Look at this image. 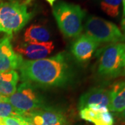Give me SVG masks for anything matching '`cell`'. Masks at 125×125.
Wrapping results in <instances>:
<instances>
[{
    "label": "cell",
    "instance_id": "obj_18",
    "mask_svg": "<svg viewBox=\"0 0 125 125\" xmlns=\"http://www.w3.org/2000/svg\"><path fill=\"white\" fill-rule=\"evenodd\" d=\"M115 116L116 117L117 121L120 122V124H125V108L121 111L115 113Z\"/></svg>",
    "mask_w": 125,
    "mask_h": 125
},
{
    "label": "cell",
    "instance_id": "obj_5",
    "mask_svg": "<svg viewBox=\"0 0 125 125\" xmlns=\"http://www.w3.org/2000/svg\"><path fill=\"white\" fill-rule=\"evenodd\" d=\"M85 34L100 43L125 42V36L116 24L97 16H90L85 24Z\"/></svg>",
    "mask_w": 125,
    "mask_h": 125
},
{
    "label": "cell",
    "instance_id": "obj_7",
    "mask_svg": "<svg viewBox=\"0 0 125 125\" xmlns=\"http://www.w3.org/2000/svg\"><path fill=\"white\" fill-rule=\"evenodd\" d=\"M23 116L35 125H69L64 113L55 108L44 106Z\"/></svg>",
    "mask_w": 125,
    "mask_h": 125
},
{
    "label": "cell",
    "instance_id": "obj_4",
    "mask_svg": "<svg viewBox=\"0 0 125 125\" xmlns=\"http://www.w3.org/2000/svg\"><path fill=\"white\" fill-rule=\"evenodd\" d=\"M8 102L21 116L45 106V99L38 87L27 81L22 83L15 93L8 97Z\"/></svg>",
    "mask_w": 125,
    "mask_h": 125
},
{
    "label": "cell",
    "instance_id": "obj_19",
    "mask_svg": "<svg viewBox=\"0 0 125 125\" xmlns=\"http://www.w3.org/2000/svg\"><path fill=\"white\" fill-rule=\"evenodd\" d=\"M18 117L19 120L20 121L22 125H35L29 118H27V117L19 115L18 116Z\"/></svg>",
    "mask_w": 125,
    "mask_h": 125
},
{
    "label": "cell",
    "instance_id": "obj_6",
    "mask_svg": "<svg viewBox=\"0 0 125 125\" xmlns=\"http://www.w3.org/2000/svg\"><path fill=\"white\" fill-rule=\"evenodd\" d=\"M99 58L98 72L106 77L120 75L125 58V42L110 44L101 50Z\"/></svg>",
    "mask_w": 125,
    "mask_h": 125
},
{
    "label": "cell",
    "instance_id": "obj_24",
    "mask_svg": "<svg viewBox=\"0 0 125 125\" xmlns=\"http://www.w3.org/2000/svg\"><path fill=\"white\" fill-rule=\"evenodd\" d=\"M32 1H33V0H26V1H25V2H24V4L25 5H27L28 4H29L30 2H31Z\"/></svg>",
    "mask_w": 125,
    "mask_h": 125
},
{
    "label": "cell",
    "instance_id": "obj_23",
    "mask_svg": "<svg viewBox=\"0 0 125 125\" xmlns=\"http://www.w3.org/2000/svg\"><path fill=\"white\" fill-rule=\"evenodd\" d=\"M48 3H49V4L51 6H54V2L56 1V0H46Z\"/></svg>",
    "mask_w": 125,
    "mask_h": 125
},
{
    "label": "cell",
    "instance_id": "obj_16",
    "mask_svg": "<svg viewBox=\"0 0 125 125\" xmlns=\"http://www.w3.org/2000/svg\"><path fill=\"white\" fill-rule=\"evenodd\" d=\"M122 0H101L100 7L107 15L116 18L120 13Z\"/></svg>",
    "mask_w": 125,
    "mask_h": 125
},
{
    "label": "cell",
    "instance_id": "obj_25",
    "mask_svg": "<svg viewBox=\"0 0 125 125\" xmlns=\"http://www.w3.org/2000/svg\"><path fill=\"white\" fill-rule=\"evenodd\" d=\"M122 30H123V31H124V33H125V27H122Z\"/></svg>",
    "mask_w": 125,
    "mask_h": 125
},
{
    "label": "cell",
    "instance_id": "obj_15",
    "mask_svg": "<svg viewBox=\"0 0 125 125\" xmlns=\"http://www.w3.org/2000/svg\"><path fill=\"white\" fill-rule=\"evenodd\" d=\"M125 108V81L117 83L111 89L110 111L117 113Z\"/></svg>",
    "mask_w": 125,
    "mask_h": 125
},
{
    "label": "cell",
    "instance_id": "obj_13",
    "mask_svg": "<svg viewBox=\"0 0 125 125\" xmlns=\"http://www.w3.org/2000/svg\"><path fill=\"white\" fill-rule=\"evenodd\" d=\"M50 33L46 27L40 24H31L24 34V42L46 43L50 42Z\"/></svg>",
    "mask_w": 125,
    "mask_h": 125
},
{
    "label": "cell",
    "instance_id": "obj_9",
    "mask_svg": "<svg viewBox=\"0 0 125 125\" xmlns=\"http://www.w3.org/2000/svg\"><path fill=\"white\" fill-rule=\"evenodd\" d=\"M111 102V90L102 87L93 88L83 93L79 99L78 108L86 107L108 108Z\"/></svg>",
    "mask_w": 125,
    "mask_h": 125
},
{
    "label": "cell",
    "instance_id": "obj_1",
    "mask_svg": "<svg viewBox=\"0 0 125 125\" xmlns=\"http://www.w3.org/2000/svg\"><path fill=\"white\" fill-rule=\"evenodd\" d=\"M19 70L22 81L41 88L67 86L74 76L70 56L65 52L40 60H23Z\"/></svg>",
    "mask_w": 125,
    "mask_h": 125
},
{
    "label": "cell",
    "instance_id": "obj_14",
    "mask_svg": "<svg viewBox=\"0 0 125 125\" xmlns=\"http://www.w3.org/2000/svg\"><path fill=\"white\" fill-rule=\"evenodd\" d=\"M19 74L15 70L0 72V94L5 97H10L17 90Z\"/></svg>",
    "mask_w": 125,
    "mask_h": 125
},
{
    "label": "cell",
    "instance_id": "obj_11",
    "mask_svg": "<svg viewBox=\"0 0 125 125\" xmlns=\"http://www.w3.org/2000/svg\"><path fill=\"white\" fill-rule=\"evenodd\" d=\"M54 49L52 41L46 43L22 42L15 47V51L20 55H22L31 61L45 58Z\"/></svg>",
    "mask_w": 125,
    "mask_h": 125
},
{
    "label": "cell",
    "instance_id": "obj_17",
    "mask_svg": "<svg viewBox=\"0 0 125 125\" xmlns=\"http://www.w3.org/2000/svg\"><path fill=\"white\" fill-rule=\"evenodd\" d=\"M20 115L13 106L9 102H0V117H18Z\"/></svg>",
    "mask_w": 125,
    "mask_h": 125
},
{
    "label": "cell",
    "instance_id": "obj_26",
    "mask_svg": "<svg viewBox=\"0 0 125 125\" xmlns=\"http://www.w3.org/2000/svg\"><path fill=\"white\" fill-rule=\"evenodd\" d=\"M125 125V124H119V125Z\"/></svg>",
    "mask_w": 125,
    "mask_h": 125
},
{
    "label": "cell",
    "instance_id": "obj_3",
    "mask_svg": "<svg viewBox=\"0 0 125 125\" xmlns=\"http://www.w3.org/2000/svg\"><path fill=\"white\" fill-rule=\"evenodd\" d=\"M33 17L24 4L12 1L0 2V31L12 35L22 29Z\"/></svg>",
    "mask_w": 125,
    "mask_h": 125
},
{
    "label": "cell",
    "instance_id": "obj_27",
    "mask_svg": "<svg viewBox=\"0 0 125 125\" xmlns=\"http://www.w3.org/2000/svg\"></svg>",
    "mask_w": 125,
    "mask_h": 125
},
{
    "label": "cell",
    "instance_id": "obj_21",
    "mask_svg": "<svg viewBox=\"0 0 125 125\" xmlns=\"http://www.w3.org/2000/svg\"><path fill=\"white\" fill-rule=\"evenodd\" d=\"M0 102H8V97H5L0 94Z\"/></svg>",
    "mask_w": 125,
    "mask_h": 125
},
{
    "label": "cell",
    "instance_id": "obj_12",
    "mask_svg": "<svg viewBox=\"0 0 125 125\" xmlns=\"http://www.w3.org/2000/svg\"><path fill=\"white\" fill-rule=\"evenodd\" d=\"M79 115L81 119L94 125H114L115 118L107 108L86 107L81 109Z\"/></svg>",
    "mask_w": 125,
    "mask_h": 125
},
{
    "label": "cell",
    "instance_id": "obj_2",
    "mask_svg": "<svg viewBox=\"0 0 125 125\" xmlns=\"http://www.w3.org/2000/svg\"><path fill=\"white\" fill-rule=\"evenodd\" d=\"M52 13L61 33L67 38H75L83 30L85 11L79 5L58 2L53 7Z\"/></svg>",
    "mask_w": 125,
    "mask_h": 125
},
{
    "label": "cell",
    "instance_id": "obj_10",
    "mask_svg": "<svg viewBox=\"0 0 125 125\" xmlns=\"http://www.w3.org/2000/svg\"><path fill=\"white\" fill-rule=\"evenodd\" d=\"M99 45L97 42L86 34L81 35L72 44L71 53L77 61L86 62L92 58Z\"/></svg>",
    "mask_w": 125,
    "mask_h": 125
},
{
    "label": "cell",
    "instance_id": "obj_8",
    "mask_svg": "<svg viewBox=\"0 0 125 125\" xmlns=\"http://www.w3.org/2000/svg\"><path fill=\"white\" fill-rule=\"evenodd\" d=\"M10 35L0 39V72H9L18 69L23 61L21 55L16 53L11 45Z\"/></svg>",
    "mask_w": 125,
    "mask_h": 125
},
{
    "label": "cell",
    "instance_id": "obj_20",
    "mask_svg": "<svg viewBox=\"0 0 125 125\" xmlns=\"http://www.w3.org/2000/svg\"><path fill=\"white\" fill-rule=\"evenodd\" d=\"M123 3V15H122V22H121V25L122 28L125 27V0H122Z\"/></svg>",
    "mask_w": 125,
    "mask_h": 125
},
{
    "label": "cell",
    "instance_id": "obj_22",
    "mask_svg": "<svg viewBox=\"0 0 125 125\" xmlns=\"http://www.w3.org/2000/svg\"><path fill=\"white\" fill-rule=\"evenodd\" d=\"M120 75L122 76H125V58L124 60V62H123V65L122 67V70H121Z\"/></svg>",
    "mask_w": 125,
    "mask_h": 125
}]
</instances>
